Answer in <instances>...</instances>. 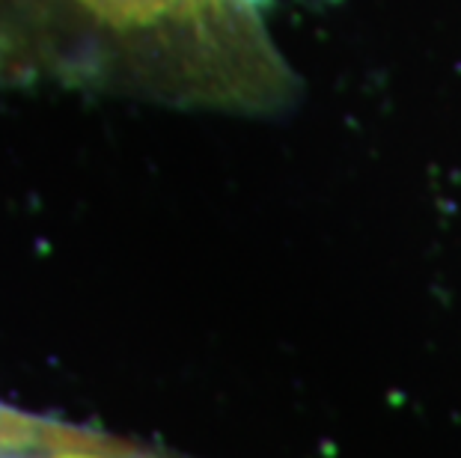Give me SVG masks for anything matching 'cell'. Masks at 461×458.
Listing matches in <instances>:
<instances>
[{
	"mask_svg": "<svg viewBox=\"0 0 461 458\" xmlns=\"http://www.w3.org/2000/svg\"><path fill=\"white\" fill-rule=\"evenodd\" d=\"M60 423H48L39 420V417H27L18 411H9V408H0V453L9 450H22V446H36L54 437L60 432Z\"/></svg>",
	"mask_w": 461,
	"mask_h": 458,
	"instance_id": "3957f363",
	"label": "cell"
},
{
	"mask_svg": "<svg viewBox=\"0 0 461 458\" xmlns=\"http://www.w3.org/2000/svg\"><path fill=\"white\" fill-rule=\"evenodd\" d=\"M0 458H170L143 446L116 441V437L84 432V428L63 426L60 432L36 446H22V450L0 453Z\"/></svg>",
	"mask_w": 461,
	"mask_h": 458,
	"instance_id": "7a4b0ae2",
	"label": "cell"
},
{
	"mask_svg": "<svg viewBox=\"0 0 461 458\" xmlns=\"http://www.w3.org/2000/svg\"><path fill=\"white\" fill-rule=\"evenodd\" d=\"M113 33L143 45L170 48H248L250 0H75Z\"/></svg>",
	"mask_w": 461,
	"mask_h": 458,
	"instance_id": "6da1fadb",
	"label": "cell"
}]
</instances>
